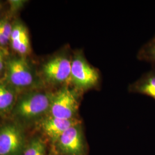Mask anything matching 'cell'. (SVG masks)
<instances>
[{"instance_id": "12", "label": "cell", "mask_w": 155, "mask_h": 155, "mask_svg": "<svg viewBox=\"0 0 155 155\" xmlns=\"http://www.w3.org/2000/svg\"><path fill=\"white\" fill-rule=\"evenodd\" d=\"M45 142L40 138H35L24 149L23 155H45Z\"/></svg>"}, {"instance_id": "10", "label": "cell", "mask_w": 155, "mask_h": 155, "mask_svg": "<svg viewBox=\"0 0 155 155\" xmlns=\"http://www.w3.org/2000/svg\"><path fill=\"white\" fill-rule=\"evenodd\" d=\"M12 46L20 54H25L30 48L27 31L22 25L17 24L13 29L11 36Z\"/></svg>"}, {"instance_id": "7", "label": "cell", "mask_w": 155, "mask_h": 155, "mask_svg": "<svg viewBox=\"0 0 155 155\" xmlns=\"http://www.w3.org/2000/svg\"><path fill=\"white\" fill-rule=\"evenodd\" d=\"M81 121H82L80 118L66 120L48 115L42 120L41 126L46 137L53 144H55L62 134L68 128Z\"/></svg>"}, {"instance_id": "16", "label": "cell", "mask_w": 155, "mask_h": 155, "mask_svg": "<svg viewBox=\"0 0 155 155\" xmlns=\"http://www.w3.org/2000/svg\"><path fill=\"white\" fill-rule=\"evenodd\" d=\"M50 155H61V154H59V153H55V152H54V153H52L51 154H50Z\"/></svg>"}, {"instance_id": "5", "label": "cell", "mask_w": 155, "mask_h": 155, "mask_svg": "<svg viewBox=\"0 0 155 155\" xmlns=\"http://www.w3.org/2000/svg\"><path fill=\"white\" fill-rule=\"evenodd\" d=\"M55 144L61 155H87L88 147L82 122H78L68 128Z\"/></svg>"}, {"instance_id": "13", "label": "cell", "mask_w": 155, "mask_h": 155, "mask_svg": "<svg viewBox=\"0 0 155 155\" xmlns=\"http://www.w3.org/2000/svg\"><path fill=\"white\" fill-rule=\"evenodd\" d=\"M14 102V95L5 86L0 85V113L8 110Z\"/></svg>"}, {"instance_id": "9", "label": "cell", "mask_w": 155, "mask_h": 155, "mask_svg": "<svg viewBox=\"0 0 155 155\" xmlns=\"http://www.w3.org/2000/svg\"><path fill=\"white\" fill-rule=\"evenodd\" d=\"M127 90L129 93L145 95L155 100V66H152L149 71L130 83Z\"/></svg>"}, {"instance_id": "3", "label": "cell", "mask_w": 155, "mask_h": 155, "mask_svg": "<svg viewBox=\"0 0 155 155\" xmlns=\"http://www.w3.org/2000/svg\"><path fill=\"white\" fill-rule=\"evenodd\" d=\"M72 56L66 51L61 52L45 62L42 73L47 83L53 86L69 84Z\"/></svg>"}, {"instance_id": "14", "label": "cell", "mask_w": 155, "mask_h": 155, "mask_svg": "<svg viewBox=\"0 0 155 155\" xmlns=\"http://www.w3.org/2000/svg\"><path fill=\"white\" fill-rule=\"evenodd\" d=\"M0 24H1V30L4 36L8 40H9L11 38L12 29H13L12 28L11 25L10 24L9 22H7L4 20L0 21Z\"/></svg>"}, {"instance_id": "6", "label": "cell", "mask_w": 155, "mask_h": 155, "mask_svg": "<svg viewBox=\"0 0 155 155\" xmlns=\"http://www.w3.org/2000/svg\"><path fill=\"white\" fill-rule=\"evenodd\" d=\"M24 145L21 130L13 124L0 127V155H21Z\"/></svg>"}, {"instance_id": "2", "label": "cell", "mask_w": 155, "mask_h": 155, "mask_svg": "<svg viewBox=\"0 0 155 155\" xmlns=\"http://www.w3.org/2000/svg\"><path fill=\"white\" fill-rule=\"evenodd\" d=\"M83 95L69 84L61 86L54 93L49 115L61 119H79V110Z\"/></svg>"}, {"instance_id": "8", "label": "cell", "mask_w": 155, "mask_h": 155, "mask_svg": "<svg viewBox=\"0 0 155 155\" xmlns=\"http://www.w3.org/2000/svg\"><path fill=\"white\" fill-rule=\"evenodd\" d=\"M8 71L10 82L16 86H28L33 82V76L29 67L22 59L8 61Z\"/></svg>"}, {"instance_id": "15", "label": "cell", "mask_w": 155, "mask_h": 155, "mask_svg": "<svg viewBox=\"0 0 155 155\" xmlns=\"http://www.w3.org/2000/svg\"><path fill=\"white\" fill-rule=\"evenodd\" d=\"M3 56L2 54L0 52V71L3 68Z\"/></svg>"}, {"instance_id": "4", "label": "cell", "mask_w": 155, "mask_h": 155, "mask_svg": "<svg viewBox=\"0 0 155 155\" xmlns=\"http://www.w3.org/2000/svg\"><path fill=\"white\" fill-rule=\"evenodd\" d=\"M54 93H36L24 97L16 107L17 114L27 120L49 115Z\"/></svg>"}, {"instance_id": "11", "label": "cell", "mask_w": 155, "mask_h": 155, "mask_svg": "<svg viewBox=\"0 0 155 155\" xmlns=\"http://www.w3.org/2000/svg\"><path fill=\"white\" fill-rule=\"evenodd\" d=\"M137 58L140 61H146L155 66V35L140 48L137 54Z\"/></svg>"}, {"instance_id": "1", "label": "cell", "mask_w": 155, "mask_h": 155, "mask_svg": "<svg viewBox=\"0 0 155 155\" xmlns=\"http://www.w3.org/2000/svg\"><path fill=\"white\" fill-rule=\"evenodd\" d=\"M102 82L100 70L87 60L83 49L73 52L69 84L83 95L90 90H98Z\"/></svg>"}]
</instances>
